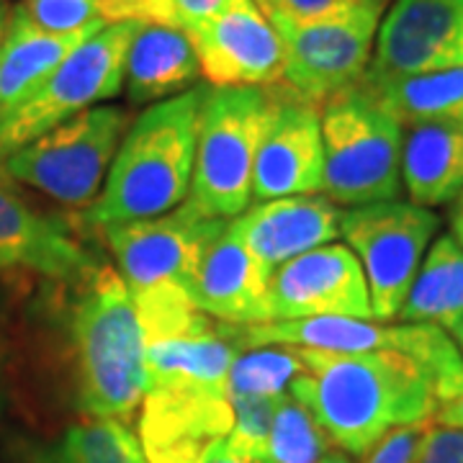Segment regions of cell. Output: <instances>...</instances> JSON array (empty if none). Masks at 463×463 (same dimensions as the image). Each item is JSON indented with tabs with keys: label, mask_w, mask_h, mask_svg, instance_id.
Here are the masks:
<instances>
[{
	"label": "cell",
	"mask_w": 463,
	"mask_h": 463,
	"mask_svg": "<svg viewBox=\"0 0 463 463\" xmlns=\"http://www.w3.org/2000/svg\"><path fill=\"white\" fill-rule=\"evenodd\" d=\"M297 350L307 371L288 392L350 456H368L392 430L425 425L440 410L430 373L404 353Z\"/></svg>",
	"instance_id": "obj_1"
},
{
	"label": "cell",
	"mask_w": 463,
	"mask_h": 463,
	"mask_svg": "<svg viewBox=\"0 0 463 463\" xmlns=\"http://www.w3.org/2000/svg\"><path fill=\"white\" fill-rule=\"evenodd\" d=\"M14 14L54 33L78 32L90 24H99L96 0H21Z\"/></svg>",
	"instance_id": "obj_28"
},
{
	"label": "cell",
	"mask_w": 463,
	"mask_h": 463,
	"mask_svg": "<svg viewBox=\"0 0 463 463\" xmlns=\"http://www.w3.org/2000/svg\"><path fill=\"white\" fill-rule=\"evenodd\" d=\"M327 435L291 392L276 402L263 463H319L327 456Z\"/></svg>",
	"instance_id": "obj_26"
},
{
	"label": "cell",
	"mask_w": 463,
	"mask_h": 463,
	"mask_svg": "<svg viewBox=\"0 0 463 463\" xmlns=\"http://www.w3.org/2000/svg\"><path fill=\"white\" fill-rule=\"evenodd\" d=\"M203 85L181 96L157 100L132 121L116 149L111 170L80 222L93 230L155 219L191 194L196 163V124H199Z\"/></svg>",
	"instance_id": "obj_2"
},
{
	"label": "cell",
	"mask_w": 463,
	"mask_h": 463,
	"mask_svg": "<svg viewBox=\"0 0 463 463\" xmlns=\"http://www.w3.org/2000/svg\"><path fill=\"white\" fill-rule=\"evenodd\" d=\"M440 219L432 209L379 201L345 209L340 237L361 260L376 322H394L425 260Z\"/></svg>",
	"instance_id": "obj_10"
},
{
	"label": "cell",
	"mask_w": 463,
	"mask_h": 463,
	"mask_svg": "<svg viewBox=\"0 0 463 463\" xmlns=\"http://www.w3.org/2000/svg\"><path fill=\"white\" fill-rule=\"evenodd\" d=\"M270 276L258 265L245 245L227 230L203 252L188 297L203 315L216 322L248 327L270 322L268 304Z\"/></svg>",
	"instance_id": "obj_18"
},
{
	"label": "cell",
	"mask_w": 463,
	"mask_h": 463,
	"mask_svg": "<svg viewBox=\"0 0 463 463\" xmlns=\"http://www.w3.org/2000/svg\"><path fill=\"white\" fill-rule=\"evenodd\" d=\"M448 224H450V237L463 248V194L450 203V214H448Z\"/></svg>",
	"instance_id": "obj_35"
},
{
	"label": "cell",
	"mask_w": 463,
	"mask_h": 463,
	"mask_svg": "<svg viewBox=\"0 0 463 463\" xmlns=\"http://www.w3.org/2000/svg\"><path fill=\"white\" fill-rule=\"evenodd\" d=\"M100 29H106V24L99 21L78 32L54 33L14 14L8 36L0 44V116L29 99L72 52Z\"/></svg>",
	"instance_id": "obj_21"
},
{
	"label": "cell",
	"mask_w": 463,
	"mask_h": 463,
	"mask_svg": "<svg viewBox=\"0 0 463 463\" xmlns=\"http://www.w3.org/2000/svg\"><path fill=\"white\" fill-rule=\"evenodd\" d=\"M227 224V219L206 216L185 199L167 214L114 224L100 234L132 297L157 288H183L188 294L203 252Z\"/></svg>",
	"instance_id": "obj_11"
},
{
	"label": "cell",
	"mask_w": 463,
	"mask_h": 463,
	"mask_svg": "<svg viewBox=\"0 0 463 463\" xmlns=\"http://www.w3.org/2000/svg\"><path fill=\"white\" fill-rule=\"evenodd\" d=\"M286 85H203L196 124V163L188 201L214 219H234L252 203V173Z\"/></svg>",
	"instance_id": "obj_4"
},
{
	"label": "cell",
	"mask_w": 463,
	"mask_h": 463,
	"mask_svg": "<svg viewBox=\"0 0 463 463\" xmlns=\"http://www.w3.org/2000/svg\"><path fill=\"white\" fill-rule=\"evenodd\" d=\"M99 265L67 224L32 209L0 178V273L32 270L57 281L80 283Z\"/></svg>",
	"instance_id": "obj_17"
},
{
	"label": "cell",
	"mask_w": 463,
	"mask_h": 463,
	"mask_svg": "<svg viewBox=\"0 0 463 463\" xmlns=\"http://www.w3.org/2000/svg\"><path fill=\"white\" fill-rule=\"evenodd\" d=\"M11 21H14V8H11V3H8V0H0V44H3V39L8 36Z\"/></svg>",
	"instance_id": "obj_36"
},
{
	"label": "cell",
	"mask_w": 463,
	"mask_h": 463,
	"mask_svg": "<svg viewBox=\"0 0 463 463\" xmlns=\"http://www.w3.org/2000/svg\"><path fill=\"white\" fill-rule=\"evenodd\" d=\"M463 67V0H392L364 78L392 80Z\"/></svg>",
	"instance_id": "obj_12"
},
{
	"label": "cell",
	"mask_w": 463,
	"mask_h": 463,
	"mask_svg": "<svg viewBox=\"0 0 463 463\" xmlns=\"http://www.w3.org/2000/svg\"><path fill=\"white\" fill-rule=\"evenodd\" d=\"M224 5V0H173L175 16L183 32H194L206 18H212Z\"/></svg>",
	"instance_id": "obj_32"
},
{
	"label": "cell",
	"mask_w": 463,
	"mask_h": 463,
	"mask_svg": "<svg viewBox=\"0 0 463 463\" xmlns=\"http://www.w3.org/2000/svg\"><path fill=\"white\" fill-rule=\"evenodd\" d=\"M319 463H353V461H350V456H345V453L332 450V453H327V456H325Z\"/></svg>",
	"instance_id": "obj_37"
},
{
	"label": "cell",
	"mask_w": 463,
	"mask_h": 463,
	"mask_svg": "<svg viewBox=\"0 0 463 463\" xmlns=\"http://www.w3.org/2000/svg\"><path fill=\"white\" fill-rule=\"evenodd\" d=\"M307 365L297 347L263 345L245 347L237 353L230 368L227 392L232 397H281L291 381L301 376Z\"/></svg>",
	"instance_id": "obj_25"
},
{
	"label": "cell",
	"mask_w": 463,
	"mask_h": 463,
	"mask_svg": "<svg viewBox=\"0 0 463 463\" xmlns=\"http://www.w3.org/2000/svg\"><path fill=\"white\" fill-rule=\"evenodd\" d=\"M340 219L343 209L322 194L286 196L250 206L230 219V232L273 279L297 255L335 242L340 237Z\"/></svg>",
	"instance_id": "obj_16"
},
{
	"label": "cell",
	"mask_w": 463,
	"mask_h": 463,
	"mask_svg": "<svg viewBox=\"0 0 463 463\" xmlns=\"http://www.w3.org/2000/svg\"><path fill=\"white\" fill-rule=\"evenodd\" d=\"M273 24H307L345 11L358 0H255Z\"/></svg>",
	"instance_id": "obj_29"
},
{
	"label": "cell",
	"mask_w": 463,
	"mask_h": 463,
	"mask_svg": "<svg viewBox=\"0 0 463 463\" xmlns=\"http://www.w3.org/2000/svg\"><path fill=\"white\" fill-rule=\"evenodd\" d=\"M325 175L322 196L335 206L397 201L402 194L404 127L373 99L364 83L319 106Z\"/></svg>",
	"instance_id": "obj_5"
},
{
	"label": "cell",
	"mask_w": 463,
	"mask_h": 463,
	"mask_svg": "<svg viewBox=\"0 0 463 463\" xmlns=\"http://www.w3.org/2000/svg\"><path fill=\"white\" fill-rule=\"evenodd\" d=\"M201 65L196 47L181 26H139L127 52L124 90L134 106L181 96L196 88Z\"/></svg>",
	"instance_id": "obj_19"
},
{
	"label": "cell",
	"mask_w": 463,
	"mask_h": 463,
	"mask_svg": "<svg viewBox=\"0 0 463 463\" xmlns=\"http://www.w3.org/2000/svg\"><path fill=\"white\" fill-rule=\"evenodd\" d=\"M50 463H147V456L127 422L88 420L67 428Z\"/></svg>",
	"instance_id": "obj_24"
},
{
	"label": "cell",
	"mask_w": 463,
	"mask_h": 463,
	"mask_svg": "<svg viewBox=\"0 0 463 463\" xmlns=\"http://www.w3.org/2000/svg\"><path fill=\"white\" fill-rule=\"evenodd\" d=\"M201 463H258V461H252L250 456L240 453V450H234V448L230 446V440L224 438V440H216L214 446L203 453Z\"/></svg>",
	"instance_id": "obj_33"
},
{
	"label": "cell",
	"mask_w": 463,
	"mask_h": 463,
	"mask_svg": "<svg viewBox=\"0 0 463 463\" xmlns=\"http://www.w3.org/2000/svg\"><path fill=\"white\" fill-rule=\"evenodd\" d=\"M270 322L353 317L373 319L364 265L347 245H322L283 263L268 283Z\"/></svg>",
	"instance_id": "obj_13"
},
{
	"label": "cell",
	"mask_w": 463,
	"mask_h": 463,
	"mask_svg": "<svg viewBox=\"0 0 463 463\" xmlns=\"http://www.w3.org/2000/svg\"><path fill=\"white\" fill-rule=\"evenodd\" d=\"M453 337H456V345H458V350L463 353V322L456 327V330H453Z\"/></svg>",
	"instance_id": "obj_38"
},
{
	"label": "cell",
	"mask_w": 463,
	"mask_h": 463,
	"mask_svg": "<svg viewBox=\"0 0 463 463\" xmlns=\"http://www.w3.org/2000/svg\"><path fill=\"white\" fill-rule=\"evenodd\" d=\"M438 425L443 428H456V430H463V389L461 394L456 399H450L448 404H443L438 414H435Z\"/></svg>",
	"instance_id": "obj_34"
},
{
	"label": "cell",
	"mask_w": 463,
	"mask_h": 463,
	"mask_svg": "<svg viewBox=\"0 0 463 463\" xmlns=\"http://www.w3.org/2000/svg\"><path fill=\"white\" fill-rule=\"evenodd\" d=\"M420 438H422L420 425L397 428V430L389 432L379 446L368 453V461L365 463H412Z\"/></svg>",
	"instance_id": "obj_31"
},
{
	"label": "cell",
	"mask_w": 463,
	"mask_h": 463,
	"mask_svg": "<svg viewBox=\"0 0 463 463\" xmlns=\"http://www.w3.org/2000/svg\"><path fill=\"white\" fill-rule=\"evenodd\" d=\"M402 127L425 121H461L463 124V67L392 78V80H361Z\"/></svg>",
	"instance_id": "obj_23"
},
{
	"label": "cell",
	"mask_w": 463,
	"mask_h": 463,
	"mask_svg": "<svg viewBox=\"0 0 463 463\" xmlns=\"http://www.w3.org/2000/svg\"><path fill=\"white\" fill-rule=\"evenodd\" d=\"M397 319L446 332L463 322V248L450 234L432 240Z\"/></svg>",
	"instance_id": "obj_22"
},
{
	"label": "cell",
	"mask_w": 463,
	"mask_h": 463,
	"mask_svg": "<svg viewBox=\"0 0 463 463\" xmlns=\"http://www.w3.org/2000/svg\"><path fill=\"white\" fill-rule=\"evenodd\" d=\"M139 24H114L83 42L44 83L0 116V163L52 127L124 90L127 52Z\"/></svg>",
	"instance_id": "obj_8"
},
{
	"label": "cell",
	"mask_w": 463,
	"mask_h": 463,
	"mask_svg": "<svg viewBox=\"0 0 463 463\" xmlns=\"http://www.w3.org/2000/svg\"><path fill=\"white\" fill-rule=\"evenodd\" d=\"M230 402L232 412H234V425H232L230 438H227L230 446L250 456L252 461L263 463L268 432H270L279 397H232Z\"/></svg>",
	"instance_id": "obj_27"
},
{
	"label": "cell",
	"mask_w": 463,
	"mask_h": 463,
	"mask_svg": "<svg viewBox=\"0 0 463 463\" xmlns=\"http://www.w3.org/2000/svg\"><path fill=\"white\" fill-rule=\"evenodd\" d=\"M392 0H358L307 24H273L283 42L281 83L312 103L364 80L383 14Z\"/></svg>",
	"instance_id": "obj_9"
},
{
	"label": "cell",
	"mask_w": 463,
	"mask_h": 463,
	"mask_svg": "<svg viewBox=\"0 0 463 463\" xmlns=\"http://www.w3.org/2000/svg\"><path fill=\"white\" fill-rule=\"evenodd\" d=\"M402 191L414 206H443L463 194V124L425 121L404 127Z\"/></svg>",
	"instance_id": "obj_20"
},
{
	"label": "cell",
	"mask_w": 463,
	"mask_h": 463,
	"mask_svg": "<svg viewBox=\"0 0 463 463\" xmlns=\"http://www.w3.org/2000/svg\"><path fill=\"white\" fill-rule=\"evenodd\" d=\"M325 147L319 103L286 88L281 109L265 132L252 173V199L322 194Z\"/></svg>",
	"instance_id": "obj_15"
},
{
	"label": "cell",
	"mask_w": 463,
	"mask_h": 463,
	"mask_svg": "<svg viewBox=\"0 0 463 463\" xmlns=\"http://www.w3.org/2000/svg\"><path fill=\"white\" fill-rule=\"evenodd\" d=\"M127 106H93L39 134L0 163V178L29 185L65 206L99 199L114 155L132 127Z\"/></svg>",
	"instance_id": "obj_6"
},
{
	"label": "cell",
	"mask_w": 463,
	"mask_h": 463,
	"mask_svg": "<svg viewBox=\"0 0 463 463\" xmlns=\"http://www.w3.org/2000/svg\"><path fill=\"white\" fill-rule=\"evenodd\" d=\"M412 463H463V430L438 425L422 432Z\"/></svg>",
	"instance_id": "obj_30"
},
{
	"label": "cell",
	"mask_w": 463,
	"mask_h": 463,
	"mask_svg": "<svg viewBox=\"0 0 463 463\" xmlns=\"http://www.w3.org/2000/svg\"><path fill=\"white\" fill-rule=\"evenodd\" d=\"M230 327L232 340L242 347L288 345L330 353H368L397 350L414 358L435 381L440 407L456 399L463 389V353L435 325H389L376 319L353 317H312L288 322H263L248 327Z\"/></svg>",
	"instance_id": "obj_7"
},
{
	"label": "cell",
	"mask_w": 463,
	"mask_h": 463,
	"mask_svg": "<svg viewBox=\"0 0 463 463\" xmlns=\"http://www.w3.org/2000/svg\"><path fill=\"white\" fill-rule=\"evenodd\" d=\"M70 327L80 412L129 422L147 394V368L142 325L118 270L99 265L85 276Z\"/></svg>",
	"instance_id": "obj_3"
},
{
	"label": "cell",
	"mask_w": 463,
	"mask_h": 463,
	"mask_svg": "<svg viewBox=\"0 0 463 463\" xmlns=\"http://www.w3.org/2000/svg\"><path fill=\"white\" fill-rule=\"evenodd\" d=\"M201 75L214 88L273 85L283 75V42L255 0H224L214 16L188 32Z\"/></svg>",
	"instance_id": "obj_14"
}]
</instances>
